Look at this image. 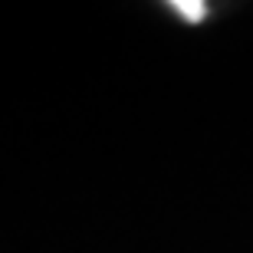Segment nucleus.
<instances>
[{
	"label": "nucleus",
	"instance_id": "1",
	"mask_svg": "<svg viewBox=\"0 0 253 253\" xmlns=\"http://www.w3.org/2000/svg\"><path fill=\"white\" fill-rule=\"evenodd\" d=\"M171 10L181 13L184 20H191V23H201L207 13V3H201V0H171Z\"/></svg>",
	"mask_w": 253,
	"mask_h": 253
}]
</instances>
